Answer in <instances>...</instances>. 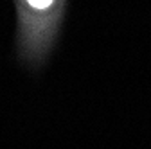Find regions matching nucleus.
<instances>
[{
    "instance_id": "obj_1",
    "label": "nucleus",
    "mask_w": 151,
    "mask_h": 149,
    "mask_svg": "<svg viewBox=\"0 0 151 149\" xmlns=\"http://www.w3.org/2000/svg\"><path fill=\"white\" fill-rule=\"evenodd\" d=\"M50 2L52 0H29V4L32 7H36V9H45V7L50 6Z\"/></svg>"
}]
</instances>
